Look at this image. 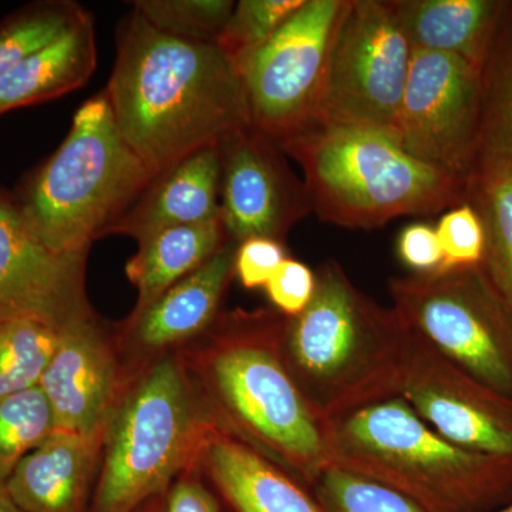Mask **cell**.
<instances>
[{
  "label": "cell",
  "instance_id": "cell-1",
  "mask_svg": "<svg viewBox=\"0 0 512 512\" xmlns=\"http://www.w3.org/2000/svg\"><path fill=\"white\" fill-rule=\"evenodd\" d=\"M104 92L124 143L154 177L252 124L241 73L217 43L167 35L136 10L121 22Z\"/></svg>",
  "mask_w": 512,
  "mask_h": 512
},
{
  "label": "cell",
  "instance_id": "cell-2",
  "mask_svg": "<svg viewBox=\"0 0 512 512\" xmlns=\"http://www.w3.org/2000/svg\"><path fill=\"white\" fill-rule=\"evenodd\" d=\"M284 319L268 309L218 313L183 357L218 426L311 488L328 467L325 424L282 356Z\"/></svg>",
  "mask_w": 512,
  "mask_h": 512
},
{
  "label": "cell",
  "instance_id": "cell-3",
  "mask_svg": "<svg viewBox=\"0 0 512 512\" xmlns=\"http://www.w3.org/2000/svg\"><path fill=\"white\" fill-rule=\"evenodd\" d=\"M312 301L284 319L282 356L323 424L400 396L410 329L373 301L335 259L319 266Z\"/></svg>",
  "mask_w": 512,
  "mask_h": 512
},
{
  "label": "cell",
  "instance_id": "cell-4",
  "mask_svg": "<svg viewBox=\"0 0 512 512\" xmlns=\"http://www.w3.org/2000/svg\"><path fill=\"white\" fill-rule=\"evenodd\" d=\"M328 466L387 485L429 512H495L512 503V460L466 450L402 396L325 423Z\"/></svg>",
  "mask_w": 512,
  "mask_h": 512
},
{
  "label": "cell",
  "instance_id": "cell-5",
  "mask_svg": "<svg viewBox=\"0 0 512 512\" xmlns=\"http://www.w3.org/2000/svg\"><path fill=\"white\" fill-rule=\"evenodd\" d=\"M303 173L323 222L375 229L464 202L466 183L410 156L380 128L316 123L279 144Z\"/></svg>",
  "mask_w": 512,
  "mask_h": 512
},
{
  "label": "cell",
  "instance_id": "cell-6",
  "mask_svg": "<svg viewBox=\"0 0 512 512\" xmlns=\"http://www.w3.org/2000/svg\"><path fill=\"white\" fill-rule=\"evenodd\" d=\"M153 178L120 136L103 90L79 107L59 148L13 195L46 247L77 254L109 235Z\"/></svg>",
  "mask_w": 512,
  "mask_h": 512
},
{
  "label": "cell",
  "instance_id": "cell-7",
  "mask_svg": "<svg viewBox=\"0 0 512 512\" xmlns=\"http://www.w3.org/2000/svg\"><path fill=\"white\" fill-rule=\"evenodd\" d=\"M221 429L181 353L150 363L110 421L90 512H136L200 471L205 444Z\"/></svg>",
  "mask_w": 512,
  "mask_h": 512
},
{
  "label": "cell",
  "instance_id": "cell-8",
  "mask_svg": "<svg viewBox=\"0 0 512 512\" xmlns=\"http://www.w3.org/2000/svg\"><path fill=\"white\" fill-rule=\"evenodd\" d=\"M407 328L478 382L512 399V311L483 266L392 278Z\"/></svg>",
  "mask_w": 512,
  "mask_h": 512
},
{
  "label": "cell",
  "instance_id": "cell-9",
  "mask_svg": "<svg viewBox=\"0 0 512 512\" xmlns=\"http://www.w3.org/2000/svg\"><path fill=\"white\" fill-rule=\"evenodd\" d=\"M413 53L389 0H352L333 42L315 123L375 127L396 137Z\"/></svg>",
  "mask_w": 512,
  "mask_h": 512
},
{
  "label": "cell",
  "instance_id": "cell-10",
  "mask_svg": "<svg viewBox=\"0 0 512 512\" xmlns=\"http://www.w3.org/2000/svg\"><path fill=\"white\" fill-rule=\"evenodd\" d=\"M352 0H305L238 70L256 130L281 144L316 120L333 42Z\"/></svg>",
  "mask_w": 512,
  "mask_h": 512
},
{
  "label": "cell",
  "instance_id": "cell-11",
  "mask_svg": "<svg viewBox=\"0 0 512 512\" xmlns=\"http://www.w3.org/2000/svg\"><path fill=\"white\" fill-rule=\"evenodd\" d=\"M413 52L397 141L416 160L466 183L481 146L483 70L461 57Z\"/></svg>",
  "mask_w": 512,
  "mask_h": 512
},
{
  "label": "cell",
  "instance_id": "cell-12",
  "mask_svg": "<svg viewBox=\"0 0 512 512\" xmlns=\"http://www.w3.org/2000/svg\"><path fill=\"white\" fill-rule=\"evenodd\" d=\"M221 220L232 244L249 238L284 242L312 214L303 178L292 170L278 143L254 126L239 128L218 144Z\"/></svg>",
  "mask_w": 512,
  "mask_h": 512
},
{
  "label": "cell",
  "instance_id": "cell-13",
  "mask_svg": "<svg viewBox=\"0 0 512 512\" xmlns=\"http://www.w3.org/2000/svg\"><path fill=\"white\" fill-rule=\"evenodd\" d=\"M400 396L450 443L512 460V399L478 382L412 330Z\"/></svg>",
  "mask_w": 512,
  "mask_h": 512
},
{
  "label": "cell",
  "instance_id": "cell-14",
  "mask_svg": "<svg viewBox=\"0 0 512 512\" xmlns=\"http://www.w3.org/2000/svg\"><path fill=\"white\" fill-rule=\"evenodd\" d=\"M87 255L46 247L23 218L15 195L0 190V323L36 320L60 330L92 318L84 288Z\"/></svg>",
  "mask_w": 512,
  "mask_h": 512
},
{
  "label": "cell",
  "instance_id": "cell-15",
  "mask_svg": "<svg viewBox=\"0 0 512 512\" xmlns=\"http://www.w3.org/2000/svg\"><path fill=\"white\" fill-rule=\"evenodd\" d=\"M136 376L124 372L113 339L92 316L59 330L39 387L52 409L56 430L93 434L109 429Z\"/></svg>",
  "mask_w": 512,
  "mask_h": 512
},
{
  "label": "cell",
  "instance_id": "cell-16",
  "mask_svg": "<svg viewBox=\"0 0 512 512\" xmlns=\"http://www.w3.org/2000/svg\"><path fill=\"white\" fill-rule=\"evenodd\" d=\"M237 244L227 242L210 261L171 286L147 309L130 315L123 342L143 356L170 353L201 338L218 316V308L235 276Z\"/></svg>",
  "mask_w": 512,
  "mask_h": 512
},
{
  "label": "cell",
  "instance_id": "cell-17",
  "mask_svg": "<svg viewBox=\"0 0 512 512\" xmlns=\"http://www.w3.org/2000/svg\"><path fill=\"white\" fill-rule=\"evenodd\" d=\"M106 436L107 431H53L6 481L16 507L22 512H90Z\"/></svg>",
  "mask_w": 512,
  "mask_h": 512
},
{
  "label": "cell",
  "instance_id": "cell-18",
  "mask_svg": "<svg viewBox=\"0 0 512 512\" xmlns=\"http://www.w3.org/2000/svg\"><path fill=\"white\" fill-rule=\"evenodd\" d=\"M221 160L202 148L156 175L109 235L143 241L161 229L221 220Z\"/></svg>",
  "mask_w": 512,
  "mask_h": 512
},
{
  "label": "cell",
  "instance_id": "cell-19",
  "mask_svg": "<svg viewBox=\"0 0 512 512\" xmlns=\"http://www.w3.org/2000/svg\"><path fill=\"white\" fill-rule=\"evenodd\" d=\"M200 471L234 512H323L298 478L228 431L211 434Z\"/></svg>",
  "mask_w": 512,
  "mask_h": 512
},
{
  "label": "cell",
  "instance_id": "cell-20",
  "mask_svg": "<svg viewBox=\"0 0 512 512\" xmlns=\"http://www.w3.org/2000/svg\"><path fill=\"white\" fill-rule=\"evenodd\" d=\"M505 5L493 0H389L413 49L461 57L480 70Z\"/></svg>",
  "mask_w": 512,
  "mask_h": 512
},
{
  "label": "cell",
  "instance_id": "cell-21",
  "mask_svg": "<svg viewBox=\"0 0 512 512\" xmlns=\"http://www.w3.org/2000/svg\"><path fill=\"white\" fill-rule=\"evenodd\" d=\"M97 63L92 16H86L0 80V116L59 99L82 87Z\"/></svg>",
  "mask_w": 512,
  "mask_h": 512
},
{
  "label": "cell",
  "instance_id": "cell-22",
  "mask_svg": "<svg viewBox=\"0 0 512 512\" xmlns=\"http://www.w3.org/2000/svg\"><path fill=\"white\" fill-rule=\"evenodd\" d=\"M222 220L161 229L138 242V251L127 262L128 281L138 298L131 315H138L171 286L197 271L225 244Z\"/></svg>",
  "mask_w": 512,
  "mask_h": 512
},
{
  "label": "cell",
  "instance_id": "cell-23",
  "mask_svg": "<svg viewBox=\"0 0 512 512\" xmlns=\"http://www.w3.org/2000/svg\"><path fill=\"white\" fill-rule=\"evenodd\" d=\"M464 202L483 222L484 258L491 284L512 311V163L503 154L480 146L466 180Z\"/></svg>",
  "mask_w": 512,
  "mask_h": 512
},
{
  "label": "cell",
  "instance_id": "cell-24",
  "mask_svg": "<svg viewBox=\"0 0 512 512\" xmlns=\"http://www.w3.org/2000/svg\"><path fill=\"white\" fill-rule=\"evenodd\" d=\"M86 15L70 0H42L0 20V80Z\"/></svg>",
  "mask_w": 512,
  "mask_h": 512
},
{
  "label": "cell",
  "instance_id": "cell-25",
  "mask_svg": "<svg viewBox=\"0 0 512 512\" xmlns=\"http://www.w3.org/2000/svg\"><path fill=\"white\" fill-rule=\"evenodd\" d=\"M481 146L512 163V3H507L483 72Z\"/></svg>",
  "mask_w": 512,
  "mask_h": 512
},
{
  "label": "cell",
  "instance_id": "cell-26",
  "mask_svg": "<svg viewBox=\"0 0 512 512\" xmlns=\"http://www.w3.org/2000/svg\"><path fill=\"white\" fill-rule=\"evenodd\" d=\"M59 330L36 320L0 323V400L39 386Z\"/></svg>",
  "mask_w": 512,
  "mask_h": 512
},
{
  "label": "cell",
  "instance_id": "cell-27",
  "mask_svg": "<svg viewBox=\"0 0 512 512\" xmlns=\"http://www.w3.org/2000/svg\"><path fill=\"white\" fill-rule=\"evenodd\" d=\"M55 430L52 409L39 386L0 400V485Z\"/></svg>",
  "mask_w": 512,
  "mask_h": 512
},
{
  "label": "cell",
  "instance_id": "cell-28",
  "mask_svg": "<svg viewBox=\"0 0 512 512\" xmlns=\"http://www.w3.org/2000/svg\"><path fill=\"white\" fill-rule=\"evenodd\" d=\"M311 491L323 512H429L387 485L335 466L319 474Z\"/></svg>",
  "mask_w": 512,
  "mask_h": 512
},
{
  "label": "cell",
  "instance_id": "cell-29",
  "mask_svg": "<svg viewBox=\"0 0 512 512\" xmlns=\"http://www.w3.org/2000/svg\"><path fill=\"white\" fill-rule=\"evenodd\" d=\"M231 0H137L134 10L167 35L217 43L234 10Z\"/></svg>",
  "mask_w": 512,
  "mask_h": 512
},
{
  "label": "cell",
  "instance_id": "cell-30",
  "mask_svg": "<svg viewBox=\"0 0 512 512\" xmlns=\"http://www.w3.org/2000/svg\"><path fill=\"white\" fill-rule=\"evenodd\" d=\"M303 3L305 0H239L217 45L239 67L261 49Z\"/></svg>",
  "mask_w": 512,
  "mask_h": 512
},
{
  "label": "cell",
  "instance_id": "cell-31",
  "mask_svg": "<svg viewBox=\"0 0 512 512\" xmlns=\"http://www.w3.org/2000/svg\"><path fill=\"white\" fill-rule=\"evenodd\" d=\"M443 262L439 271L470 268L483 262L485 235L483 222L467 202L451 208L436 225Z\"/></svg>",
  "mask_w": 512,
  "mask_h": 512
},
{
  "label": "cell",
  "instance_id": "cell-32",
  "mask_svg": "<svg viewBox=\"0 0 512 512\" xmlns=\"http://www.w3.org/2000/svg\"><path fill=\"white\" fill-rule=\"evenodd\" d=\"M276 312L295 318L312 301L316 288L315 272L298 259L286 258L264 286Z\"/></svg>",
  "mask_w": 512,
  "mask_h": 512
},
{
  "label": "cell",
  "instance_id": "cell-33",
  "mask_svg": "<svg viewBox=\"0 0 512 512\" xmlns=\"http://www.w3.org/2000/svg\"><path fill=\"white\" fill-rule=\"evenodd\" d=\"M286 258L284 242L271 238H249L237 245L235 276L245 289L264 288Z\"/></svg>",
  "mask_w": 512,
  "mask_h": 512
},
{
  "label": "cell",
  "instance_id": "cell-34",
  "mask_svg": "<svg viewBox=\"0 0 512 512\" xmlns=\"http://www.w3.org/2000/svg\"><path fill=\"white\" fill-rule=\"evenodd\" d=\"M396 252L400 261L417 275L433 274L443 262L436 227L424 222H414L400 231Z\"/></svg>",
  "mask_w": 512,
  "mask_h": 512
},
{
  "label": "cell",
  "instance_id": "cell-35",
  "mask_svg": "<svg viewBox=\"0 0 512 512\" xmlns=\"http://www.w3.org/2000/svg\"><path fill=\"white\" fill-rule=\"evenodd\" d=\"M198 471L178 478L165 495L164 512H220L217 497L201 483Z\"/></svg>",
  "mask_w": 512,
  "mask_h": 512
},
{
  "label": "cell",
  "instance_id": "cell-36",
  "mask_svg": "<svg viewBox=\"0 0 512 512\" xmlns=\"http://www.w3.org/2000/svg\"><path fill=\"white\" fill-rule=\"evenodd\" d=\"M0 512H22L9 497L5 485H0Z\"/></svg>",
  "mask_w": 512,
  "mask_h": 512
},
{
  "label": "cell",
  "instance_id": "cell-37",
  "mask_svg": "<svg viewBox=\"0 0 512 512\" xmlns=\"http://www.w3.org/2000/svg\"><path fill=\"white\" fill-rule=\"evenodd\" d=\"M165 495H160V497H156L153 498V500L147 501V503L141 505V507L138 508L136 512H164Z\"/></svg>",
  "mask_w": 512,
  "mask_h": 512
},
{
  "label": "cell",
  "instance_id": "cell-38",
  "mask_svg": "<svg viewBox=\"0 0 512 512\" xmlns=\"http://www.w3.org/2000/svg\"><path fill=\"white\" fill-rule=\"evenodd\" d=\"M495 512H512V503L505 505V507L501 508V510Z\"/></svg>",
  "mask_w": 512,
  "mask_h": 512
}]
</instances>
